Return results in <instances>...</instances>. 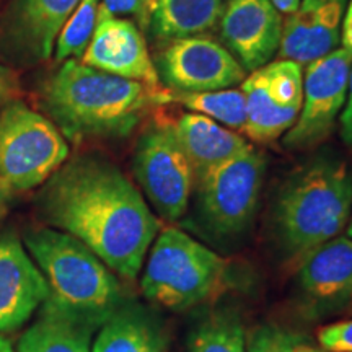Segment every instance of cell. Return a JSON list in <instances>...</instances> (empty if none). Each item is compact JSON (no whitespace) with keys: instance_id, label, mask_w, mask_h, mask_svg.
I'll return each instance as SVG.
<instances>
[{"instance_id":"obj_2","label":"cell","mask_w":352,"mask_h":352,"mask_svg":"<svg viewBox=\"0 0 352 352\" xmlns=\"http://www.w3.org/2000/svg\"><path fill=\"white\" fill-rule=\"evenodd\" d=\"M165 90L64 60L38 88V103L70 140L124 138L148 109L165 103Z\"/></svg>"},{"instance_id":"obj_33","label":"cell","mask_w":352,"mask_h":352,"mask_svg":"<svg viewBox=\"0 0 352 352\" xmlns=\"http://www.w3.org/2000/svg\"><path fill=\"white\" fill-rule=\"evenodd\" d=\"M271 2L280 13H287V15H290V13L297 10L300 0H271Z\"/></svg>"},{"instance_id":"obj_9","label":"cell","mask_w":352,"mask_h":352,"mask_svg":"<svg viewBox=\"0 0 352 352\" xmlns=\"http://www.w3.org/2000/svg\"><path fill=\"white\" fill-rule=\"evenodd\" d=\"M351 69L352 52L344 47L307 65L300 113L284 139L287 147H311L333 131L344 108Z\"/></svg>"},{"instance_id":"obj_31","label":"cell","mask_w":352,"mask_h":352,"mask_svg":"<svg viewBox=\"0 0 352 352\" xmlns=\"http://www.w3.org/2000/svg\"><path fill=\"white\" fill-rule=\"evenodd\" d=\"M341 43L344 50L352 52V0H347L344 19H342Z\"/></svg>"},{"instance_id":"obj_14","label":"cell","mask_w":352,"mask_h":352,"mask_svg":"<svg viewBox=\"0 0 352 352\" xmlns=\"http://www.w3.org/2000/svg\"><path fill=\"white\" fill-rule=\"evenodd\" d=\"M50 296L46 277L19 236H0V333L23 327Z\"/></svg>"},{"instance_id":"obj_12","label":"cell","mask_w":352,"mask_h":352,"mask_svg":"<svg viewBox=\"0 0 352 352\" xmlns=\"http://www.w3.org/2000/svg\"><path fill=\"white\" fill-rule=\"evenodd\" d=\"M78 60L113 76L160 88L155 63L139 26L129 19L111 15L101 6L94 36Z\"/></svg>"},{"instance_id":"obj_23","label":"cell","mask_w":352,"mask_h":352,"mask_svg":"<svg viewBox=\"0 0 352 352\" xmlns=\"http://www.w3.org/2000/svg\"><path fill=\"white\" fill-rule=\"evenodd\" d=\"M101 0H80L76 10L65 21L57 34L54 44V57L57 63L69 59H80L91 41L96 20H98Z\"/></svg>"},{"instance_id":"obj_15","label":"cell","mask_w":352,"mask_h":352,"mask_svg":"<svg viewBox=\"0 0 352 352\" xmlns=\"http://www.w3.org/2000/svg\"><path fill=\"white\" fill-rule=\"evenodd\" d=\"M347 0H300L284 23L280 59L308 65L340 47Z\"/></svg>"},{"instance_id":"obj_20","label":"cell","mask_w":352,"mask_h":352,"mask_svg":"<svg viewBox=\"0 0 352 352\" xmlns=\"http://www.w3.org/2000/svg\"><path fill=\"white\" fill-rule=\"evenodd\" d=\"M246 100L245 134L254 142H272L296 124L298 111L279 107L267 90L263 69L241 82Z\"/></svg>"},{"instance_id":"obj_7","label":"cell","mask_w":352,"mask_h":352,"mask_svg":"<svg viewBox=\"0 0 352 352\" xmlns=\"http://www.w3.org/2000/svg\"><path fill=\"white\" fill-rule=\"evenodd\" d=\"M264 171L263 153L250 145L197 179L201 214L210 230L233 235L248 226L256 212Z\"/></svg>"},{"instance_id":"obj_18","label":"cell","mask_w":352,"mask_h":352,"mask_svg":"<svg viewBox=\"0 0 352 352\" xmlns=\"http://www.w3.org/2000/svg\"><path fill=\"white\" fill-rule=\"evenodd\" d=\"M298 280L302 289L320 300L352 294V240L340 235L302 256Z\"/></svg>"},{"instance_id":"obj_3","label":"cell","mask_w":352,"mask_h":352,"mask_svg":"<svg viewBox=\"0 0 352 352\" xmlns=\"http://www.w3.org/2000/svg\"><path fill=\"white\" fill-rule=\"evenodd\" d=\"M352 176L344 162L318 158L294 176L277 202V223L290 252L305 256L346 230Z\"/></svg>"},{"instance_id":"obj_8","label":"cell","mask_w":352,"mask_h":352,"mask_svg":"<svg viewBox=\"0 0 352 352\" xmlns=\"http://www.w3.org/2000/svg\"><path fill=\"white\" fill-rule=\"evenodd\" d=\"M134 173L162 217L178 220L186 212L196 175L173 126L153 124L142 132L135 145Z\"/></svg>"},{"instance_id":"obj_35","label":"cell","mask_w":352,"mask_h":352,"mask_svg":"<svg viewBox=\"0 0 352 352\" xmlns=\"http://www.w3.org/2000/svg\"><path fill=\"white\" fill-rule=\"evenodd\" d=\"M346 236L352 240V209H351V215H349V222L346 226Z\"/></svg>"},{"instance_id":"obj_17","label":"cell","mask_w":352,"mask_h":352,"mask_svg":"<svg viewBox=\"0 0 352 352\" xmlns=\"http://www.w3.org/2000/svg\"><path fill=\"white\" fill-rule=\"evenodd\" d=\"M173 129L195 170L196 182L209 170L250 147L246 139L239 132L197 113L183 114Z\"/></svg>"},{"instance_id":"obj_22","label":"cell","mask_w":352,"mask_h":352,"mask_svg":"<svg viewBox=\"0 0 352 352\" xmlns=\"http://www.w3.org/2000/svg\"><path fill=\"white\" fill-rule=\"evenodd\" d=\"M165 103H179L192 113L202 114L217 121L219 124L233 131H245L246 126V100L241 88L215 91H171L165 90Z\"/></svg>"},{"instance_id":"obj_11","label":"cell","mask_w":352,"mask_h":352,"mask_svg":"<svg viewBox=\"0 0 352 352\" xmlns=\"http://www.w3.org/2000/svg\"><path fill=\"white\" fill-rule=\"evenodd\" d=\"M80 0H12L0 15V56L34 65L54 52L60 30Z\"/></svg>"},{"instance_id":"obj_29","label":"cell","mask_w":352,"mask_h":352,"mask_svg":"<svg viewBox=\"0 0 352 352\" xmlns=\"http://www.w3.org/2000/svg\"><path fill=\"white\" fill-rule=\"evenodd\" d=\"M19 90V78L10 67L0 64V107L10 103L12 96Z\"/></svg>"},{"instance_id":"obj_28","label":"cell","mask_w":352,"mask_h":352,"mask_svg":"<svg viewBox=\"0 0 352 352\" xmlns=\"http://www.w3.org/2000/svg\"><path fill=\"white\" fill-rule=\"evenodd\" d=\"M250 352H314L310 347H305L298 342L292 341L290 338L284 336H270V334H261L250 346Z\"/></svg>"},{"instance_id":"obj_4","label":"cell","mask_w":352,"mask_h":352,"mask_svg":"<svg viewBox=\"0 0 352 352\" xmlns=\"http://www.w3.org/2000/svg\"><path fill=\"white\" fill-rule=\"evenodd\" d=\"M25 246L46 277L51 297L83 314L108 316L120 302L114 272L80 240L51 227L26 232Z\"/></svg>"},{"instance_id":"obj_6","label":"cell","mask_w":352,"mask_h":352,"mask_svg":"<svg viewBox=\"0 0 352 352\" xmlns=\"http://www.w3.org/2000/svg\"><path fill=\"white\" fill-rule=\"evenodd\" d=\"M67 157V140L50 118L21 101L0 111V179L13 191L41 186Z\"/></svg>"},{"instance_id":"obj_34","label":"cell","mask_w":352,"mask_h":352,"mask_svg":"<svg viewBox=\"0 0 352 352\" xmlns=\"http://www.w3.org/2000/svg\"><path fill=\"white\" fill-rule=\"evenodd\" d=\"M0 352H16V351H13L12 344L6 340V338L0 336Z\"/></svg>"},{"instance_id":"obj_21","label":"cell","mask_w":352,"mask_h":352,"mask_svg":"<svg viewBox=\"0 0 352 352\" xmlns=\"http://www.w3.org/2000/svg\"><path fill=\"white\" fill-rule=\"evenodd\" d=\"M91 352H164L157 328L134 308L113 310L101 323Z\"/></svg>"},{"instance_id":"obj_24","label":"cell","mask_w":352,"mask_h":352,"mask_svg":"<svg viewBox=\"0 0 352 352\" xmlns=\"http://www.w3.org/2000/svg\"><path fill=\"white\" fill-rule=\"evenodd\" d=\"M189 352H245V329L233 315H214L192 334Z\"/></svg>"},{"instance_id":"obj_1","label":"cell","mask_w":352,"mask_h":352,"mask_svg":"<svg viewBox=\"0 0 352 352\" xmlns=\"http://www.w3.org/2000/svg\"><path fill=\"white\" fill-rule=\"evenodd\" d=\"M39 217L90 248L114 274L135 279L160 232L140 191L111 162L82 155L41 184Z\"/></svg>"},{"instance_id":"obj_27","label":"cell","mask_w":352,"mask_h":352,"mask_svg":"<svg viewBox=\"0 0 352 352\" xmlns=\"http://www.w3.org/2000/svg\"><path fill=\"white\" fill-rule=\"evenodd\" d=\"M101 8L114 16H121V19L134 16L145 28L151 0H101Z\"/></svg>"},{"instance_id":"obj_13","label":"cell","mask_w":352,"mask_h":352,"mask_svg":"<svg viewBox=\"0 0 352 352\" xmlns=\"http://www.w3.org/2000/svg\"><path fill=\"white\" fill-rule=\"evenodd\" d=\"M219 25L222 41L245 70L264 67L279 51L284 21L271 0H228Z\"/></svg>"},{"instance_id":"obj_10","label":"cell","mask_w":352,"mask_h":352,"mask_svg":"<svg viewBox=\"0 0 352 352\" xmlns=\"http://www.w3.org/2000/svg\"><path fill=\"white\" fill-rule=\"evenodd\" d=\"M153 63L160 82L171 91L227 90L246 78L235 56L204 34L170 41Z\"/></svg>"},{"instance_id":"obj_19","label":"cell","mask_w":352,"mask_h":352,"mask_svg":"<svg viewBox=\"0 0 352 352\" xmlns=\"http://www.w3.org/2000/svg\"><path fill=\"white\" fill-rule=\"evenodd\" d=\"M222 0H151L147 25L158 41L204 34L219 25Z\"/></svg>"},{"instance_id":"obj_30","label":"cell","mask_w":352,"mask_h":352,"mask_svg":"<svg viewBox=\"0 0 352 352\" xmlns=\"http://www.w3.org/2000/svg\"><path fill=\"white\" fill-rule=\"evenodd\" d=\"M341 135L344 139V142L352 147V69H351V77H349V88H347V98L342 108L341 116Z\"/></svg>"},{"instance_id":"obj_25","label":"cell","mask_w":352,"mask_h":352,"mask_svg":"<svg viewBox=\"0 0 352 352\" xmlns=\"http://www.w3.org/2000/svg\"><path fill=\"white\" fill-rule=\"evenodd\" d=\"M263 69L267 90L279 107L300 113L303 98L302 65L280 59L266 64Z\"/></svg>"},{"instance_id":"obj_26","label":"cell","mask_w":352,"mask_h":352,"mask_svg":"<svg viewBox=\"0 0 352 352\" xmlns=\"http://www.w3.org/2000/svg\"><path fill=\"white\" fill-rule=\"evenodd\" d=\"M316 336L327 352H352V318L327 324Z\"/></svg>"},{"instance_id":"obj_16","label":"cell","mask_w":352,"mask_h":352,"mask_svg":"<svg viewBox=\"0 0 352 352\" xmlns=\"http://www.w3.org/2000/svg\"><path fill=\"white\" fill-rule=\"evenodd\" d=\"M108 316L74 310L50 296L21 334L16 352H91V338Z\"/></svg>"},{"instance_id":"obj_5","label":"cell","mask_w":352,"mask_h":352,"mask_svg":"<svg viewBox=\"0 0 352 352\" xmlns=\"http://www.w3.org/2000/svg\"><path fill=\"white\" fill-rule=\"evenodd\" d=\"M227 261L175 227H166L148 250L142 280L144 296L171 310L199 305L226 285Z\"/></svg>"},{"instance_id":"obj_32","label":"cell","mask_w":352,"mask_h":352,"mask_svg":"<svg viewBox=\"0 0 352 352\" xmlns=\"http://www.w3.org/2000/svg\"><path fill=\"white\" fill-rule=\"evenodd\" d=\"M13 195H15V191L3 179H0V217L8 210Z\"/></svg>"}]
</instances>
